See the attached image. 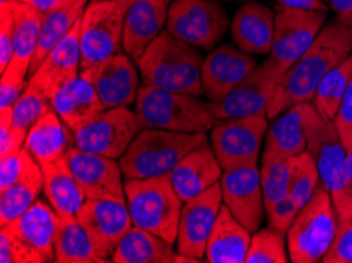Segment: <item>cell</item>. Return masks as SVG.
Returning a JSON list of instances; mask_svg holds the SVG:
<instances>
[{"label":"cell","mask_w":352,"mask_h":263,"mask_svg":"<svg viewBox=\"0 0 352 263\" xmlns=\"http://www.w3.org/2000/svg\"><path fill=\"white\" fill-rule=\"evenodd\" d=\"M87 7V0H73V2L62 5V7L51 10V12L43 13L41 29L38 45L32 58L29 74L32 76L45 60L47 54L70 34V30L82 18L84 10Z\"/></svg>","instance_id":"1f68e13d"},{"label":"cell","mask_w":352,"mask_h":263,"mask_svg":"<svg viewBox=\"0 0 352 263\" xmlns=\"http://www.w3.org/2000/svg\"><path fill=\"white\" fill-rule=\"evenodd\" d=\"M289 159L292 170L289 196L296 202V205L302 208L314 196L318 186L321 185V176H319L316 163H314L308 150Z\"/></svg>","instance_id":"8d00e7d4"},{"label":"cell","mask_w":352,"mask_h":263,"mask_svg":"<svg viewBox=\"0 0 352 263\" xmlns=\"http://www.w3.org/2000/svg\"><path fill=\"white\" fill-rule=\"evenodd\" d=\"M58 218L50 202L36 198L21 216L2 227L12 241L16 263H46L56 259Z\"/></svg>","instance_id":"30bf717a"},{"label":"cell","mask_w":352,"mask_h":263,"mask_svg":"<svg viewBox=\"0 0 352 263\" xmlns=\"http://www.w3.org/2000/svg\"><path fill=\"white\" fill-rule=\"evenodd\" d=\"M133 2H135V0H120V3H122V5H124V7H125V10H126L128 7H130V5H131Z\"/></svg>","instance_id":"f5cc1de1"},{"label":"cell","mask_w":352,"mask_h":263,"mask_svg":"<svg viewBox=\"0 0 352 263\" xmlns=\"http://www.w3.org/2000/svg\"><path fill=\"white\" fill-rule=\"evenodd\" d=\"M330 7L340 23L352 27V0H330Z\"/></svg>","instance_id":"7dc6e473"},{"label":"cell","mask_w":352,"mask_h":263,"mask_svg":"<svg viewBox=\"0 0 352 263\" xmlns=\"http://www.w3.org/2000/svg\"><path fill=\"white\" fill-rule=\"evenodd\" d=\"M223 203L250 233L258 232L265 211L258 164L225 170L220 180Z\"/></svg>","instance_id":"e0dca14e"},{"label":"cell","mask_w":352,"mask_h":263,"mask_svg":"<svg viewBox=\"0 0 352 263\" xmlns=\"http://www.w3.org/2000/svg\"><path fill=\"white\" fill-rule=\"evenodd\" d=\"M324 2H327V0H324Z\"/></svg>","instance_id":"11a10c76"},{"label":"cell","mask_w":352,"mask_h":263,"mask_svg":"<svg viewBox=\"0 0 352 263\" xmlns=\"http://www.w3.org/2000/svg\"><path fill=\"white\" fill-rule=\"evenodd\" d=\"M43 194L58 216H76L85 203L84 192L73 175L68 158L43 164Z\"/></svg>","instance_id":"f546056e"},{"label":"cell","mask_w":352,"mask_h":263,"mask_svg":"<svg viewBox=\"0 0 352 263\" xmlns=\"http://www.w3.org/2000/svg\"><path fill=\"white\" fill-rule=\"evenodd\" d=\"M332 123L335 125L338 136L343 142L346 152H352V79L348 90L341 100V104L337 111V115L333 117Z\"/></svg>","instance_id":"60d3db41"},{"label":"cell","mask_w":352,"mask_h":263,"mask_svg":"<svg viewBox=\"0 0 352 263\" xmlns=\"http://www.w3.org/2000/svg\"><path fill=\"white\" fill-rule=\"evenodd\" d=\"M285 73L286 69L275 58L269 57L236 85L228 96L217 103H210L213 115L220 122L236 117L267 114L269 101Z\"/></svg>","instance_id":"4fadbf2b"},{"label":"cell","mask_w":352,"mask_h":263,"mask_svg":"<svg viewBox=\"0 0 352 263\" xmlns=\"http://www.w3.org/2000/svg\"><path fill=\"white\" fill-rule=\"evenodd\" d=\"M23 150L19 153H12L0 157V191L14 185L23 174Z\"/></svg>","instance_id":"bcb514c9"},{"label":"cell","mask_w":352,"mask_h":263,"mask_svg":"<svg viewBox=\"0 0 352 263\" xmlns=\"http://www.w3.org/2000/svg\"><path fill=\"white\" fill-rule=\"evenodd\" d=\"M24 2V0H0V12H8L13 10L16 3Z\"/></svg>","instance_id":"f907efd6"},{"label":"cell","mask_w":352,"mask_h":263,"mask_svg":"<svg viewBox=\"0 0 352 263\" xmlns=\"http://www.w3.org/2000/svg\"><path fill=\"white\" fill-rule=\"evenodd\" d=\"M67 158L87 201L90 198L126 201L125 176L116 159L82 152L76 147L68 152Z\"/></svg>","instance_id":"ac0fdd59"},{"label":"cell","mask_w":352,"mask_h":263,"mask_svg":"<svg viewBox=\"0 0 352 263\" xmlns=\"http://www.w3.org/2000/svg\"><path fill=\"white\" fill-rule=\"evenodd\" d=\"M220 2H248V0H220Z\"/></svg>","instance_id":"db71d44e"},{"label":"cell","mask_w":352,"mask_h":263,"mask_svg":"<svg viewBox=\"0 0 352 263\" xmlns=\"http://www.w3.org/2000/svg\"><path fill=\"white\" fill-rule=\"evenodd\" d=\"M231 36L239 49L256 56L272 52L275 36V13L267 5L248 0L231 21Z\"/></svg>","instance_id":"cb8c5ba5"},{"label":"cell","mask_w":352,"mask_h":263,"mask_svg":"<svg viewBox=\"0 0 352 263\" xmlns=\"http://www.w3.org/2000/svg\"><path fill=\"white\" fill-rule=\"evenodd\" d=\"M25 2L30 3L32 7H35L41 13H47L51 10L62 7V5H67L73 2V0H25Z\"/></svg>","instance_id":"681fc988"},{"label":"cell","mask_w":352,"mask_h":263,"mask_svg":"<svg viewBox=\"0 0 352 263\" xmlns=\"http://www.w3.org/2000/svg\"><path fill=\"white\" fill-rule=\"evenodd\" d=\"M324 119L311 101L298 103L275 117L265 134L264 152L281 158L297 157L308 148V137Z\"/></svg>","instance_id":"ffe728a7"},{"label":"cell","mask_w":352,"mask_h":263,"mask_svg":"<svg viewBox=\"0 0 352 263\" xmlns=\"http://www.w3.org/2000/svg\"><path fill=\"white\" fill-rule=\"evenodd\" d=\"M267 130V114L236 117V119L218 122L212 128L210 145L223 170L258 164Z\"/></svg>","instance_id":"8fae6325"},{"label":"cell","mask_w":352,"mask_h":263,"mask_svg":"<svg viewBox=\"0 0 352 263\" xmlns=\"http://www.w3.org/2000/svg\"><path fill=\"white\" fill-rule=\"evenodd\" d=\"M125 12L120 0H92L85 7L81 18V71L122 52Z\"/></svg>","instance_id":"ba28073f"},{"label":"cell","mask_w":352,"mask_h":263,"mask_svg":"<svg viewBox=\"0 0 352 263\" xmlns=\"http://www.w3.org/2000/svg\"><path fill=\"white\" fill-rule=\"evenodd\" d=\"M289 252L286 251V235L275 229H259L252 233L250 249L245 263H287Z\"/></svg>","instance_id":"f35d334b"},{"label":"cell","mask_w":352,"mask_h":263,"mask_svg":"<svg viewBox=\"0 0 352 263\" xmlns=\"http://www.w3.org/2000/svg\"><path fill=\"white\" fill-rule=\"evenodd\" d=\"M349 186L352 191V152L349 153Z\"/></svg>","instance_id":"816d5d0a"},{"label":"cell","mask_w":352,"mask_h":263,"mask_svg":"<svg viewBox=\"0 0 352 263\" xmlns=\"http://www.w3.org/2000/svg\"><path fill=\"white\" fill-rule=\"evenodd\" d=\"M327 12L278 5L275 8V36L270 57L289 69L322 30Z\"/></svg>","instance_id":"5bb4252c"},{"label":"cell","mask_w":352,"mask_h":263,"mask_svg":"<svg viewBox=\"0 0 352 263\" xmlns=\"http://www.w3.org/2000/svg\"><path fill=\"white\" fill-rule=\"evenodd\" d=\"M23 174L14 185L0 191V225L5 227L30 208L43 191L41 165L23 148Z\"/></svg>","instance_id":"4dcf8cb0"},{"label":"cell","mask_w":352,"mask_h":263,"mask_svg":"<svg viewBox=\"0 0 352 263\" xmlns=\"http://www.w3.org/2000/svg\"><path fill=\"white\" fill-rule=\"evenodd\" d=\"M43 13L28 2H19L14 7V35L13 58L10 63L21 67L25 71L30 69L32 58L38 45Z\"/></svg>","instance_id":"836d02e7"},{"label":"cell","mask_w":352,"mask_h":263,"mask_svg":"<svg viewBox=\"0 0 352 263\" xmlns=\"http://www.w3.org/2000/svg\"><path fill=\"white\" fill-rule=\"evenodd\" d=\"M74 147V134L52 109L30 128L24 148L40 165L65 158Z\"/></svg>","instance_id":"4316f807"},{"label":"cell","mask_w":352,"mask_h":263,"mask_svg":"<svg viewBox=\"0 0 352 263\" xmlns=\"http://www.w3.org/2000/svg\"><path fill=\"white\" fill-rule=\"evenodd\" d=\"M79 71H81V19L74 24L70 34L47 54L28 84L46 98L52 100L63 84L81 74Z\"/></svg>","instance_id":"7402d4cb"},{"label":"cell","mask_w":352,"mask_h":263,"mask_svg":"<svg viewBox=\"0 0 352 263\" xmlns=\"http://www.w3.org/2000/svg\"><path fill=\"white\" fill-rule=\"evenodd\" d=\"M223 207L220 181L209 190L184 202L180 213L177 252L196 262L206 257L207 241Z\"/></svg>","instance_id":"2e32d148"},{"label":"cell","mask_w":352,"mask_h":263,"mask_svg":"<svg viewBox=\"0 0 352 263\" xmlns=\"http://www.w3.org/2000/svg\"><path fill=\"white\" fill-rule=\"evenodd\" d=\"M173 0H135L125 12L124 51L138 60L168 23Z\"/></svg>","instance_id":"603a6c76"},{"label":"cell","mask_w":352,"mask_h":263,"mask_svg":"<svg viewBox=\"0 0 352 263\" xmlns=\"http://www.w3.org/2000/svg\"><path fill=\"white\" fill-rule=\"evenodd\" d=\"M352 79V54L335 67L332 71H329L327 76L322 79L316 89V93L313 96L311 103L316 107L319 114L325 120H333L337 115V111L341 104V100L348 90Z\"/></svg>","instance_id":"e575fe53"},{"label":"cell","mask_w":352,"mask_h":263,"mask_svg":"<svg viewBox=\"0 0 352 263\" xmlns=\"http://www.w3.org/2000/svg\"><path fill=\"white\" fill-rule=\"evenodd\" d=\"M50 111H52L51 100L28 84L12 109V126L28 137L30 128Z\"/></svg>","instance_id":"74e56055"},{"label":"cell","mask_w":352,"mask_h":263,"mask_svg":"<svg viewBox=\"0 0 352 263\" xmlns=\"http://www.w3.org/2000/svg\"><path fill=\"white\" fill-rule=\"evenodd\" d=\"M24 142L25 137L12 126V111L0 112V157L19 153Z\"/></svg>","instance_id":"ee69618b"},{"label":"cell","mask_w":352,"mask_h":263,"mask_svg":"<svg viewBox=\"0 0 352 263\" xmlns=\"http://www.w3.org/2000/svg\"><path fill=\"white\" fill-rule=\"evenodd\" d=\"M28 73L29 71L14 65V63H10L2 73V79H0V112L13 109L21 93L28 87V82H25Z\"/></svg>","instance_id":"ab89813d"},{"label":"cell","mask_w":352,"mask_h":263,"mask_svg":"<svg viewBox=\"0 0 352 263\" xmlns=\"http://www.w3.org/2000/svg\"><path fill=\"white\" fill-rule=\"evenodd\" d=\"M223 172L212 145L206 142L191 150L170 172L169 179L179 197L186 202L218 183Z\"/></svg>","instance_id":"d4e9b609"},{"label":"cell","mask_w":352,"mask_h":263,"mask_svg":"<svg viewBox=\"0 0 352 263\" xmlns=\"http://www.w3.org/2000/svg\"><path fill=\"white\" fill-rule=\"evenodd\" d=\"M338 232V214L322 183L297 211L287 230V252L294 263H318L327 254Z\"/></svg>","instance_id":"8992f818"},{"label":"cell","mask_w":352,"mask_h":263,"mask_svg":"<svg viewBox=\"0 0 352 263\" xmlns=\"http://www.w3.org/2000/svg\"><path fill=\"white\" fill-rule=\"evenodd\" d=\"M114 263H179L190 262L196 263V260L190 257L180 255L174 249V244L168 243L158 235H153L147 230L133 227L125 233L117 246L113 259Z\"/></svg>","instance_id":"f1b7e54d"},{"label":"cell","mask_w":352,"mask_h":263,"mask_svg":"<svg viewBox=\"0 0 352 263\" xmlns=\"http://www.w3.org/2000/svg\"><path fill=\"white\" fill-rule=\"evenodd\" d=\"M250 241H252V233L234 218V214L223 203L207 241L206 260L210 263H245Z\"/></svg>","instance_id":"83f0119b"},{"label":"cell","mask_w":352,"mask_h":263,"mask_svg":"<svg viewBox=\"0 0 352 263\" xmlns=\"http://www.w3.org/2000/svg\"><path fill=\"white\" fill-rule=\"evenodd\" d=\"M256 67L258 63L252 54L229 45L217 46L202 62L201 79L204 95L209 96L210 103L221 101Z\"/></svg>","instance_id":"44dd1931"},{"label":"cell","mask_w":352,"mask_h":263,"mask_svg":"<svg viewBox=\"0 0 352 263\" xmlns=\"http://www.w3.org/2000/svg\"><path fill=\"white\" fill-rule=\"evenodd\" d=\"M136 67L126 52H120L81 73L92 80L106 109H114L136 103L141 89Z\"/></svg>","instance_id":"d6986e66"},{"label":"cell","mask_w":352,"mask_h":263,"mask_svg":"<svg viewBox=\"0 0 352 263\" xmlns=\"http://www.w3.org/2000/svg\"><path fill=\"white\" fill-rule=\"evenodd\" d=\"M141 130L136 112L128 107L106 109L73 131L74 147L87 153L120 159Z\"/></svg>","instance_id":"7c38bea8"},{"label":"cell","mask_w":352,"mask_h":263,"mask_svg":"<svg viewBox=\"0 0 352 263\" xmlns=\"http://www.w3.org/2000/svg\"><path fill=\"white\" fill-rule=\"evenodd\" d=\"M125 197L135 227L177 243L184 201L170 183L169 175L125 180Z\"/></svg>","instance_id":"5b68a950"},{"label":"cell","mask_w":352,"mask_h":263,"mask_svg":"<svg viewBox=\"0 0 352 263\" xmlns=\"http://www.w3.org/2000/svg\"><path fill=\"white\" fill-rule=\"evenodd\" d=\"M204 57L197 47L163 30L136 60L144 84L168 92L204 95L201 69Z\"/></svg>","instance_id":"7a4b0ae2"},{"label":"cell","mask_w":352,"mask_h":263,"mask_svg":"<svg viewBox=\"0 0 352 263\" xmlns=\"http://www.w3.org/2000/svg\"><path fill=\"white\" fill-rule=\"evenodd\" d=\"M298 210H300V208L296 205V202L292 201V197L289 194L283 197L280 202H276L270 210H267L269 227L278 230V232L286 235L292 221L296 219Z\"/></svg>","instance_id":"b9f144b4"},{"label":"cell","mask_w":352,"mask_h":263,"mask_svg":"<svg viewBox=\"0 0 352 263\" xmlns=\"http://www.w3.org/2000/svg\"><path fill=\"white\" fill-rule=\"evenodd\" d=\"M16 7V5H14ZM14 8L0 12V71H5L13 58Z\"/></svg>","instance_id":"f6af8a7d"},{"label":"cell","mask_w":352,"mask_h":263,"mask_svg":"<svg viewBox=\"0 0 352 263\" xmlns=\"http://www.w3.org/2000/svg\"><path fill=\"white\" fill-rule=\"evenodd\" d=\"M97 254L104 262L113 259L120 240L133 227L126 201L90 198L76 214Z\"/></svg>","instance_id":"9a60e30c"},{"label":"cell","mask_w":352,"mask_h":263,"mask_svg":"<svg viewBox=\"0 0 352 263\" xmlns=\"http://www.w3.org/2000/svg\"><path fill=\"white\" fill-rule=\"evenodd\" d=\"M352 54V27L338 19L325 24L316 40L276 84L267 106L269 120L298 103L313 101L329 71Z\"/></svg>","instance_id":"6da1fadb"},{"label":"cell","mask_w":352,"mask_h":263,"mask_svg":"<svg viewBox=\"0 0 352 263\" xmlns=\"http://www.w3.org/2000/svg\"><path fill=\"white\" fill-rule=\"evenodd\" d=\"M280 5L292 8H303V10H322L327 12V3L324 0H276Z\"/></svg>","instance_id":"c3c4849f"},{"label":"cell","mask_w":352,"mask_h":263,"mask_svg":"<svg viewBox=\"0 0 352 263\" xmlns=\"http://www.w3.org/2000/svg\"><path fill=\"white\" fill-rule=\"evenodd\" d=\"M51 103L52 109L72 131H76L106 111L92 80L82 73L63 84L52 96Z\"/></svg>","instance_id":"484cf974"},{"label":"cell","mask_w":352,"mask_h":263,"mask_svg":"<svg viewBox=\"0 0 352 263\" xmlns=\"http://www.w3.org/2000/svg\"><path fill=\"white\" fill-rule=\"evenodd\" d=\"M229 27V16L220 0L170 2L166 30L197 49H215Z\"/></svg>","instance_id":"9c48e42d"},{"label":"cell","mask_w":352,"mask_h":263,"mask_svg":"<svg viewBox=\"0 0 352 263\" xmlns=\"http://www.w3.org/2000/svg\"><path fill=\"white\" fill-rule=\"evenodd\" d=\"M261 185L265 211L270 210L276 202L289 194L291 186V159L281 158L278 155L263 152L261 159Z\"/></svg>","instance_id":"d590c367"},{"label":"cell","mask_w":352,"mask_h":263,"mask_svg":"<svg viewBox=\"0 0 352 263\" xmlns=\"http://www.w3.org/2000/svg\"><path fill=\"white\" fill-rule=\"evenodd\" d=\"M308 152L316 163L321 183L327 187L338 225L352 221V191L349 186V153L330 120L321 119L308 137Z\"/></svg>","instance_id":"52a82bcc"},{"label":"cell","mask_w":352,"mask_h":263,"mask_svg":"<svg viewBox=\"0 0 352 263\" xmlns=\"http://www.w3.org/2000/svg\"><path fill=\"white\" fill-rule=\"evenodd\" d=\"M24 2H25V0H24Z\"/></svg>","instance_id":"9f6ffc18"},{"label":"cell","mask_w":352,"mask_h":263,"mask_svg":"<svg viewBox=\"0 0 352 263\" xmlns=\"http://www.w3.org/2000/svg\"><path fill=\"white\" fill-rule=\"evenodd\" d=\"M136 114L142 130L207 133L217 125L210 103L196 95L168 92L144 84L136 98Z\"/></svg>","instance_id":"3957f363"},{"label":"cell","mask_w":352,"mask_h":263,"mask_svg":"<svg viewBox=\"0 0 352 263\" xmlns=\"http://www.w3.org/2000/svg\"><path fill=\"white\" fill-rule=\"evenodd\" d=\"M57 263H104L76 216H60L56 232Z\"/></svg>","instance_id":"d6a6232c"},{"label":"cell","mask_w":352,"mask_h":263,"mask_svg":"<svg viewBox=\"0 0 352 263\" xmlns=\"http://www.w3.org/2000/svg\"><path fill=\"white\" fill-rule=\"evenodd\" d=\"M206 142V133L141 130L119 164L125 180L169 175L191 150Z\"/></svg>","instance_id":"277c9868"},{"label":"cell","mask_w":352,"mask_h":263,"mask_svg":"<svg viewBox=\"0 0 352 263\" xmlns=\"http://www.w3.org/2000/svg\"><path fill=\"white\" fill-rule=\"evenodd\" d=\"M324 263H352V221L338 225L337 237L325 257Z\"/></svg>","instance_id":"7bdbcfd3"}]
</instances>
